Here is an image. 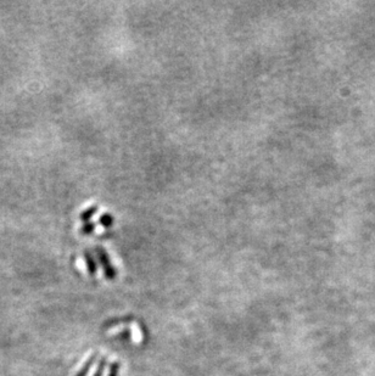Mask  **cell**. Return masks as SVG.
Returning a JSON list of instances; mask_svg holds the SVG:
<instances>
[{"mask_svg":"<svg viewBox=\"0 0 375 376\" xmlns=\"http://www.w3.org/2000/svg\"><path fill=\"white\" fill-rule=\"evenodd\" d=\"M86 258H87V264H88V269H89V272H90L91 274H93V273L95 272V265H94L93 258L89 257L88 253H87V255H86Z\"/></svg>","mask_w":375,"mask_h":376,"instance_id":"cell-1","label":"cell"}]
</instances>
